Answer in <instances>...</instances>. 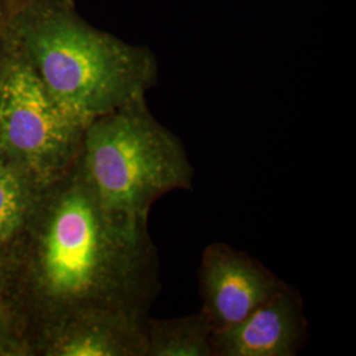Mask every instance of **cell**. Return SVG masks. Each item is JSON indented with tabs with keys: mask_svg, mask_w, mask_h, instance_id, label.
<instances>
[{
	"mask_svg": "<svg viewBox=\"0 0 356 356\" xmlns=\"http://www.w3.org/2000/svg\"><path fill=\"white\" fill-rule=\"evenodd\" d=\"M74 175L54 200L42 239L41 272L51 300L73 313L115 309L147 317L160 285L148 220L110 216L85 176Z\"/></svg>",
	"mask_w": 356,
	"mask_h": 356,
	"instance_id": "1",
	"label": "cell"
},
{
	"mask_svg": "<svg viewBox=\"0 0 356 356\" xmlns=\"http://www.w3.org/2000/svg\"><path fill=\"white\" fill-rule=\"evenodd\" d=\"M51 97L86 126L144 98L157 79L152 53L99 32L61 10L28 16L17 28Z\"/></svg>",
	"mask_w": 356,
	"mask_h": 356,
	"instance_id": "2",
	"label": "cell"
},
{
	"mask_svg": "<svg viewBox=\"0 0 356 356\" xmlns=\"http://www.w3.org/2000/svg\"><path fill=\"white\" fill-rule=\"evenodd\" d=\"M81 163L103 210L122 219L148 220L157 200L193 189L182 141L154 119L144 98L90 122Z\"/></svg>",
	"mask_w": 356,
	"mask_h": 356,
	"instance_id": "3",
	"label": "cell"
},
{
	"mask_svg": "<svg viewBox=\"0 0 356 356\" xmlns=\"http://www.w3.org/2000/svg\"><path fill=\"white\" fill-rule=\"evenodd\" d=\"M86 124L57 102L26 58L0 73V140L47 177H61L78 160Z\"/></svg>",
	"mask_w": 356,
	"mask_h": 356,
	"instance_id": "4",
	"label": "cell"
},
{
	"mask_svg": "<svg viewBox=\"0 0 356 356\" xmlns=\"http://www.w3.org/2000/svg\"><path fill=\"white\" fill-rule=\"evenodd\" d=\"M288 284L250 254L225 243L204 248L200 267L201 313L214 332L229 329Z\"/></svg>",
	"mask_w": 356,
	"mask_h": 356,
	"instance_id": "5",
	"label": "cell"
},
{
	"mask_svg": "<svg viewBox=\"0 0 356 356\" xmlns=\"http://www.w3.org/2000/svg\"><path fill=\"white\" fill-rule=\"evenodd\" d=\"M300 294L286 285L229 329L213 334L214 356H294L306 339Z\"/></svg>",
	"mask_w": 356,
	"mask_h": 356,
	"instance_id": "6",
	"label": "cell"
},
{
	"mask_svg": "<svg viewBox=\"0 0 356 356\" xmlns=\"http://www.w3.org/2000/svg\"><path fill=\"white\" fill-rule=\"evenodd\" d=\"M147 356H214L210 322L201 312L177 318L144 322Z\"/></svg>",
	"mask_w": 356,
	"mask_h": 356,
	"instance_id": "7",
	"label": "cell"
},
{
	"mask_svg": "<svg viewBox=\"0 0 356 356\" xmlns=\"http://www.w3.org/2000/svg\"><path fill=\"white\" fill-rule=\"evenodd\" d=\"M26 194L19 178L0 161V241L10 238L22 225Z\"/></svg>",
	"mask_w": 356,
	"mask_h": 356,
	"instance_id": "8",
	"label": "cell"
},
{
	"mask_svg": "<svg viewBox=\"0 0 356 356\" xmlns=\"http://www.w3.org/2000/svg\"><path fill=\"white\" fill-rule=\"evenodd\" d=\"M1 8H3V0H0V16H1Z\"/></svg>",
	"mask_w": 356,
	"mask_h": 356,
	"instance_id": "9",
	"label": "cell"
},
{
	"mask_svg": "<svg viewBox=\"0 0 356 356\" xmlns=\"http://www.w3.org/2000/svg\"><path fill=\"white\" fill-rule=\"evenodd\" d=\"M0 330H1V318H0Z\"/></svg>",
	"mask_w": 356,
	"mask_h": 356,
	"instance_id": "10",
	"label": "cell"
}]
</instances>
